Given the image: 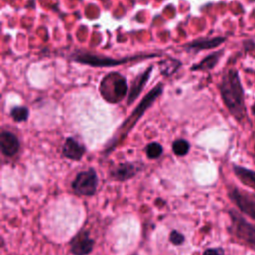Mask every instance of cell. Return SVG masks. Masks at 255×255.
Instances as JSON below:
<instances>
[{"mask_svg":"<svg viewBox=\"0 0 255 255\" xmlns=\"http://www.w3.org/2000/svg\"><path fill=\"white\" fill-rule=\"evenodd\" d=\"M162 84L156 85L151 91H149L145 97L142 99V101L138 104V106L134 109V111L131 113V115L123 123V125L118 129V132L115 134V136L111 139L110 144L107 147V150H112L119 142H121L127 134L130 131V129L134 127L136 122L140 119V117L143 115L145 110L154 102V100L161 94L162 92Z\"/></svg>","mask_w":255,"mask_h":255,"instance_id":"cell-2","label":"cell"},{"mask_svg":"<svg viewBox=\"0 0 255 255\" xmlns=\"http://www.w3.org/2000/svg\"><path fill=\"white\" fill-rule=\"evenodd\" d=\"M172 150L178 156L185 155L189 150V143L184 139H177L172 143Z\"/></svg>","mask_w":255,"mask_h":255,"instance_id":"cell-17","label":"cell"},{"mask_svg":"<svg viewBox=\"0 0 255 255\" xmlns=\"http://www.w3.org/2000/svg\"><path fill=\"white\" fill-rule=\"evenodd\" d=\"M228 195L241 212L255 220V198L251 194L234 187L229 190Z\"/></svg>","mask_w":255,"mask_h":255,"instance_id":"cell-6","label":"cell"},{"mask_svg":"<svg viewBox=\"0 0 255 255\" xmlns=\"http://www.w3.org/2000/svg\"><path fill=\"white\" fill-rule=\"evenodd\" d=\"M169 240L175 245H180L184 241V236L181 233H179L178 231L173 230V231H171V233L169 235Z\"/></svg>","mask_w":255,"mask_h":255,"instance_id":"cell-19","label":"cell"},{"mask_svg":"<svg viewBox=\"0 0 255 255\" xmlns=\"http://www.w3.org/2000/svg\"><path fill=\"white\" fill-rule=\"evenodd\" d=\"M11 117L16 122H24L28 119L29 110L26 107H14L11 110Z\"/></svg>","mask_w":255,"mask_h":255,"instance_id":"cell-16","label":"cell"},{"mask_svg":"<svg viewBox=\"0 0 255 255\" xmlns=\"http://www.w3.org/2000/svg\"><path fill=\"white\" fill-rule=\"evenodd\" d=\"M152 71V66L147 68L143 73L139 74L132 82L131 84V87H130V90H129V93H128V104L130 105L137 97L138 95L140 94L142 88L144 87V85L146 84L149 76H150V73Z\"/></svg>","mask_w":255,"mask_h":255,"instance_id":"cell-10","label":"cell"},{"mask_svg":"<svg viewBox=\"0 0 255 255\" xmlns=\"http://www.w3.org/2000/svg\"><path fill=\"white\" fill-rule=\"evenodd\" d=\"M222 51L219 52H215L212 53L211 55L207 56L206 58H204L201 62H199L197 65H194L193 67H191V70H199V71H208L211 70L212 68H214V66L217 64V62L219 61L220 57H221Z\"/></svg>","mask_w":255,"mask_h":255,"instance_id":"cell-15","label":"cell"},{"mask_svg":"<svg viewBox=\"0 0 255 255\" xmlns=\"http://www.w3.org/2000/svg\"><path fill=\"white\" fill-rule=\"evenodd\" d=\"M145 152L148 158H158L162 153V146L157 142H151L146 146Z\"/></svg>","mask_w":255,"mask_h":255,"instance_id":"cell-18","label":"cell"},{"mask_svg":"<svg viewBox=\"0 0 255 255\" xmlns=\"http://www.w3.org/2000/svg\"><path fill=\"white\" fill-rule=\"evenodd\" d=\"M100 93L109 103L121 102L128 93V85L125 77L118 72L106 75L100 84Z\"/></svg>","mask_w":255,"mask_h":255,"instance_id":"cell-3","label":"cell"},{"mask_svg":"<svg viewBox=\"0 0 255 255\" xmlns=\"http://www.w3.org/2000/svg\"><path fill=\"white\" fill-rule=\"evenodd\" d=\"M94 247V240L87 231H81L71 241V251L74 255H87Z\"/></svg>","mask_w":255,"mask_h":255,"instance_id":"cell-8","label":"cell"},{"mask_svg":"<svg viewBox=\"0 0 255 255\" xmlns=\"http://www.w3.org/2000/svg\"><path fill=\"white\" fill-rule=\"evenodd\" d=\"M153 57V55H150ZM150 56H135L132 58H125L122 60H116V59H111L108 57H101V56H96L92 54H79V55H74V59L78 62L84 63V64H89L91 66H96V67H111V66H116L122 63L129 62L132 60H138L141 58H147Z\"/></svg>","mask_w":255,"mask_h":255,"instance_id":"cell-7","label":"cell"},{"mask_svg":"<svg viewBox=\"0 0 255 255\" xmlns=\"http://www.w3.org/2000/svg\"><path fill=\"white\" fill-rule=\"evenodd\" d=\"M203 255H220V252L218 249L215 248H208L204 251Z\"/></svg>","mask_w":255,"mask_h":255,"instance_id":"cell-20","label":"cell"},{"mask_svg":"<svg viewBox=\"0 0 255 255\" xmlns=\"http://www.w3.org/2000/svg\"><path fill=\"white\" fill-rule=\"evenodd\" d=\"M136 166L129 162L120 163L113 171L112 176L117 180H127L136 173Z\"/></svg>","mask_w":255,"mask_h":255,"instance_id":"cell-14","label":"cell"},{"mask_svg":"<svg viewBox=\"0 0 255 255\" xmlns=\"http://www.w3.org/2000/svg\"><path fill=\"white\" fill-rule=\"evenodd\" d=\"M86 149L84 145L80 144L76 139L73 137H68L63 146V154L72 160H80Z\"/></svg>","mask_w":255,"mask_h":255,"instance_id":"cell-11","label":"cell"},{"mask_svg":"<svg viewBox=\"0 0 255 255\" xmlns=\"http://www.w3.org/2000/svg\"><path fill=\"white\" fill-rule=\"evenodd\" d=\"M225 41V38L223 37H216L212 39H207V40H196L184 47L186 51H200V50H205V49H210V48H215L222 44Z\"/></svg>","mask_w":255,"mask_h":255,"instance_id":"cell-12","label":"cell"},{"mask_svg":"<svg viewBox=\"0 0 255 255\" xmlns=\"http://www.w3.org/2000/svg\"><path fill=\"white\" fill-rule=\"evenodd\" d=\"M1 151L6 156H14L20 147L19 140L15 134L10 131H2L0 135Z\"/></svg>","mask_w":255,"mask_h":255,"instance_id":"cell-9","label":"cell"},{"mask_svg":"<svg viewBox=\"0 0 255 255\" xmlns=\"http://www.w3.org/2000/svg\"><path fill=\"white\" fill-rule=\"evenodd\" d=\"M219 91L229 113L238 122H243L246 118V108L243 88L236 70L229 69L224 73L219 84Z\"/></svg>","mask_w":255,"mask_h":255,"instance_id":"cell-1","label":"cell"},{"mask_svg":"<svg viewBox=\"0 0 255 255\" xmlns=\"http://www.w3.org/2000/svg\"><path fill=\"white\" fill-rule=\"evenodd\" d=\"M98 186V176L93 168L80 172L72 183L74 191L81 195H93Z\"/></svg>","mask_w":255,"mask_h":255,"instance_id":"cell-5","label":"cell"},{"mask_svg":"<svg viewBox=\"0 0 255 255\" xmlns=\"http://www.w3.org/2000/svg\"><path fill=\"white\" fill-rule=\"evenodd\" d=\"M231 217V233L243 244L255 248V224L248 222L234 210L229 212Z\"/></svg>","mask_w":255,"mask_h":255,"instance_id":"cell-4","label":"cell"},{"mask_svg":"<svg viewBox=\"0 0 255 255\" xmlns=\"http://www.w3.org/2000/svg\"><path fill=\"white\" fill-rule=\"evenodd\" d=\"M233 171L237 178L246 186L255 191V171L240 165H233Z\"/></svg>","mask_w":255,"mask_h":255,"instance_id":"cell-13","label":"cell"}]
</instances>
